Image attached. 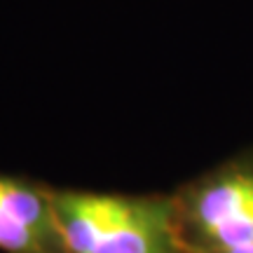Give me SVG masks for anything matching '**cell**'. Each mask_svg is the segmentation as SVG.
Masks as SVG:
<instances>
[{
    "instance_id": "1",
    "label": "cell",
    "mask_w": 253,
    "mask_h": 253,
    "mask_svg": "<svg viewBox=\"0 0 253 253\" xmlns=\"http://www.w3.org/2000/svg\"><path fill=\"white\" fill-rule=\"evenodd\" d=\"M52 202L66 253H190L171 192L54 188Z\"/></svg>"
},
{
    "instance_id": "2",
    "label": "cell",
    "mask_w": 253,
    "mask_h": 253,
    "mask_svg": "<svg viewBox=\"0 0 253 253\" xmlns=\"http://www.w3.org/2000/svg\"><path fill=\"white\" fill-rule=\"evenodd\" d=\"M171 197L190 253L253 246V148L183 183Z\"/></svg>"
},
{
    "instance_id": "3",
    "label": "cell",
    "mask_w": 253,
    "mask_h": 253,
    "mask_svg": "<svg viewBox=\"0 0 253 253\" xmlns=\"http://www.w3.org/2000/svg\"><path fill=\"white\" fill-rule=\"evenodd\" d=\"M52 190L24 176L0 173V253H66Z\"/></svg>"
},
{
    "instance_id": "4",
    "label": "cell",
    "mask_w": 253,
    "mask_h": 253,
    "mask_svg": "<svg viewBox=\"0 0 253 253\" xmlns=\"http://www.w3.org/2000/svg\"><path fill=\"white\" fill-rule=\"evenodd\" d=\"M223 253H253V246H244V249H232V251H223Z\"/></svg>"
}]
</instances>
